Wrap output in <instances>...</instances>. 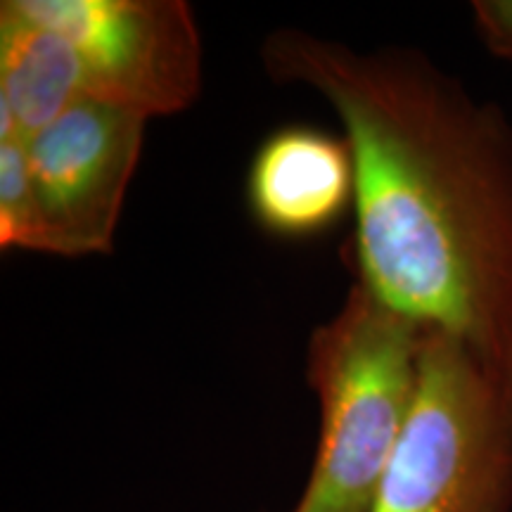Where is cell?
Here are the masks:
<instances>
[{
    "instance_id": "obj_1",
    "label": "cell",
    "mask_w": 512,
    "mask_h": 512,
    "mask_svg": "<svg viewBox=\"0 0 512 512\" xmlns=\"http://www.w3.org/2000/svg\"><path fill=\"white\" fill-rule=\"evenodd\" d=\"M264 69L328 100L356 169L358 283L512 375V126L413 48L275 29Z\"/></svg>"
},
{
    "instance_id": "obj_7",
    "label": "cell",
    "mask_w": 512,
    "mask_h": 512,
    "mask_svg": "<svg viewBox=\"0 0 512 512\" xmlns=\"http://www.w3.org/2000/svg\"><path fill=\"white\" fill-rule=\"evenodd\" d=\"M83 98L72 46L17 5L0 3V140L34 136Z\"/></svg>"
},
{
    "instance_id": "obj_2",
    "label": "cell",
    "mask_w": 512,
    "mask_h": 512,
    "mask_svg": "<svg viewBox=\"0 0 512 512\" xmlns=\"http://www.w3.org/2000/svg\"><path fill=\"white\" fill-rule=\"evenodd\" d=\"M425 332L358 280L342 309L313 330L306 375L320 403V434L294 512H373L411 418Z\"/></svg>"
},
{
    "instance_id": "obj_6",
    "label": "cell",
    "mask_w": 512,
    "mask_h": 512,
    "mask_svg": "<svg viewBox=\"0 0 512 512\" xmlns=\"http://www.w3.org/2000/svg\"><path fill=\"white\" fill-rule=\"evenodd\" d=\"M354 200L356 169L347 138L316 126L278 128L249 166V211L275 238L306 240L328 233L354 209Z\"/></svg>"
},
{
    "instance_id": "obj_4",
    "label": "cell",
    "mask_w": 512,
    "mask_h": 512,
    "mask_svg": "<svg viewBox=\"0 0 512 512\" xmlns=\"http://www.w3.org/2000/svg\"><path fill=\"white\" fill-rule=\"evenodd\" d=\"M79 60L83 98L147 121L185 112L202 93V36L185 0H17Z\"/></svg>"
},
{
    "instance_id": "obj_8",
    "label": "cell",
    "mask_w": 512,
    "mask_h": 512,
    "mask_svg": "<svg viewBox=\"0 0 512 512\" xmlns=\"http://www.w3.org/2000/svg\"><path fill=\"white\" fill-rule=\"evenodd\" d=\"M0 247L50 254L29 181L24 136L0 140Z\"/></svg>"
},
{
    "instance_id": "obj_9",
    "label": "cell",
    "mask_w": 512,
    "mask_h": 512,
    "mask_svg": "<svg viewBox=\"0 0 512 512\" xmlns=\"http://www.w3.org/2000/svg\"><path fill=\"white\" fill-rule=\"evenodd\" d=\"M472 15L484 48L498 60L512 62V0H475Z\"/></svg>"
},
{
    "instance_id": "obj_3",
    "label": "cell",
    "mask_w": 512,
    "mask_h": 512,
    "mask_svg": "<svg viewBox=\"0 0 512 512\" xmlns=\"http://www.w3.org/2000/svg\"><path fill=\"white\" fill-rule=\"evenodd\" d=\"M373 512H512V375L427 330L411 418Z\"/></svg>"
},
{
    "instance_id": "obj_5",
    "label": "cell",
    "mask_w": 512,
    "mask_h": 512,
    "mask_svg": "<svg viewBox=\"0 0 512 512\" xmlns=\"http://www.w3.org/2000/svg\"><path fill=\"white\" fill-rule=\"evenodd\" d=\"M147 119L91 98L76 100L27 140L29 181L50 256L112 254Z\"/></svg>"
}]
</instances>
